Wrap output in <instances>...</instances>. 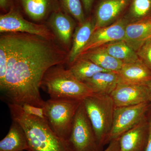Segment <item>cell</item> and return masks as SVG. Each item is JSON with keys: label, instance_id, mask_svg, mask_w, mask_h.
<instances>
[{"label": "cell", "instance_id": "obj_17", "mask_svg": "<svg viewBox=\"0 0 151 151\" xmlns=\"http://www.w3.org/2000/svg\"><path fill=\"white\" fill-rule=\"evenodd\" d=\"M95 21L90 17L78 25L75 29L72 38L71 48L68 52L67 63L70 65L73 63L80 54L94 30Z\"/></svg>", "mask_w": 151, "mask_h": 151}, {"label": "cell", "instance_id": "obj_29", "mask_svg": "<svg viewBox=\"0 0 151 151\" xmlns=\"http://www.w3.org/2000/svg\"><path fill=\"white\" fill-rule=\"evenodd\" d=\"M102 151H120L119 138L111 141L107 147Z\"/></svg>", "mask_w": 151, "mask_h": 151}, {"label": "cell", "instance_id": "obj_20", "mask_svg": "<svg viewBox=\"0 0 151 151\" xmlns=\"http://www.w3.org/2000/svg\"><path fill=\"white\" fill-rule=\"evenodd\" d=\"M79 57L89 60L107 71L119 72L124 64L108 54L101 47L88 50L79 55L77 58Z\"/></svg>", "mask_w": 151, "mask_h": 151}, {"label": "cell", "instance_id": "obj_16", "mask_svg": "<svg viewBox=\"0 0 151 151\" xmlns=\"http://www.w3.org/2000/svg\"><path fill=\"white\" fill-rule=\"evenodd\" d=\"M118 73L119 83L147 85L151 81V69L141 60L123 64Z\"/></svg>", "mask_w": 151, "mask_h": 151}, {"label": "cell", "instance_id": "obj_31", "mask_svg": "<svg viewBox=\"0 0 151 151\" xmlns=\"http://www.w3.org/2000/svg\"><path fill=\"white\" fill-rule=\"evenodd\" d=\"M95 0H81L84 10L86 14H89L92 9L93 4Z\"/></svg>", "mask_w": 151, "mask_h": 151}, {"label": "cell", "instance_id": "obj_14", "mask_svg": "<svg viewBox=\"0 0 151 151\" xmlns=\"http://www.w3.org/2000/svg\"><path fill=\"white\" fill-rule=\"evenodd\" d=\"M149 132L147 116L119 138L120 151H145Z\"/></svg>", "mask_w": 151, "mask_h": 151}, {"label": "cell", "instance_id": "obj_33", "mask_svg": "<svg viewBox=\"0 0 151 151\" xmlns=\"http://www.w3.org/2000/svg\"><path fill=\"white\" fill-rule=\"evenodd\" d=\"M31 151L30 150H24V151Z\"/></svg>", "mask_w": 151, "mask_h": 151}, {"label": "cell", "instance_id": "obj_21", "mask_svg": "<svg viewBox=\"0 0 151 151\" xmlns=\"http://www.w3.org/2000/svg\"><path fill=\"white\" fill-rule=\"evenodd\" d=\"M101 47L111 56L124 64L137 62L141 60L137 52L124 40L107 44Z\"/></svg>", "mask_w": 151, "mask_h": 151}, {"label": "cell", "instance_id": "obj_8", "mask_svg": "<svg viewBox=\"0 0 151 151\" xmlns=\"http://www.w3.org/2000/svg\"><path fill=\"white\" fill-rule=\"evenodd\" d=\"M151 108V102L115 107L113 125L107 144L118 139L124 133L140 123L147 116Z\"/></svg>", "mask_w": 151, "mask_h": 151}, {"label": "cell", "instance_id": "obj_27", "mask_svg": "<svg viewBox=\"0 0 151 151\" xmlns=\"http://www.w3.org/2000/svg\"><path fill=\"white\" fill-rule=\"evenodd\" d=\"M137 53L140 59L151 69V39L145 42Z\"/></svg>", "mask_w": 151, "mask_h": 151}, {"label": "cell", "instance_id": "obj_26", "mask_svg": "<svg viewBox=\"0 0 151 151\" xmlns=\"http://www.w3.org/2000/svg\"><path fill=\"white\" fill-rule=\"evenodd\" d=\"M19 105L23 111L27 115L35 116V117L47 121L44 107L42 108V107H37L27 103H24L22 105Z\"/></svg>", "mask_w": 151, "mask_h": 151}, {"label": "cell", "instance_id": "obj_23", "mask_svg": "<svg viewBox=\"0 0 151 151\" xmlns=\"http://www.w3.org/2000/svg\"><path fill=\"white\" fill-rule=\"evenodd\" d=\"M125 16L132 22L151 15V0H132Z\"/></svg>", "mask_w": 151, "mask_h": 151}, {"label": "cell", "instance_id": "obj_10", "mask_svg": "<svg viewBox=\"0 0 151 151\" xmlns=\"http://www.w3.org/2000/svg\"><path fill=\"white\" fill-rule=\"evenodd\" d=\"M110 95L115 107L151 103L150 93L147 85L119 83Z\"/></svg>", "mask_w": 151, "mask_h": 151}, {"label": "cell", "instance_id": "obj_25", "mask_svg": "<svg viewBox=\"0 0 151 151\" xmlns=\"http://www.w3.org/2000/svg\"><path fill=\"white\" fill-rule=\"evenodd\" d=\"M8 55L6 46L0 41V86L2 85L5 78Z\"/></svg>", "mask_w": 151, "mask_h": 151}, {"label": "cell", "instance_id": "obj_1", "mask_svg": "<svg viewBox=\"0 0 151 151\" xmlns=\"http://www.w3.org/2000/svg\"><path fill=\"white\" fill-rule=\"evenodd\" d=\"M7 49L6 73L0 90L8 103L44 107L40 89L50 68L67 63L68 52L56 40L22 32L1 34Z\"/></svg>", "mask_w": 151, "mask_h": 151}, {"label": "cell", "instance_id": "obj_4", "mask_svg": "<svg viewBox=\"0 0 151 151\" xmlns=\"http://www.w3.org/2000/svg\"><path fill=\"white\" fill-rule=\"evenodd\" d=\"M82 101L101 148L107 144L112 129L115 108L114 102L111 95L94 93Z\"/></svg>", "mask_w": 151, "mask_h": 151}, {"label": "cell", "instance_id": "obj_11", "mask_svg": "<svg viewBox=\"0 0 151 151\" xmlns=\"http://www.w3.org/2000/svg\"><path fill=\"white\" fill-rule=\"evenodd\" d=\"M74 19L61 9L52 14L47 19V26L57 41L68 52L75 31Z\"/></svg>", "mask_w": 151, "mask_h": 151}, {"label": "cell", "instance_id": "obj_12", "mask_svg": "<svg viewBox=\"0 0 151 151\" xmlns=\"http://www.w3.org/2000/svg\"><path fill=\"white\" fill-rule=\"evenodd\" d=\"M132 0H100L95 9L94 30L110 25L127 11Z\"/></svg>", "mask_w": 151, "mask_h": 151}, {"label": "cell", "instance_id": "obj_9", "mask_svg": "<svg viewBox=\"0 0 151 151\" xmlns=\"http://www.w3.org/2000/svg\"><path fill=\"white\" fill-rule=\"evenodd\" d=\"M129 22V20L124 17L120 18L110 25L94 30L88 43L78 56L90 50L111 42L124 40L126 27Z\"/></svg>", "mask_w": 151, "mask_h": 151}, {"label": "cell", "instance_id": "obj_19", "mask_svg": "<svg viewBox=\"0 0 151 151\" xmlns=\"http://www.w3.org/2000/svg\"><path fill=\"white\" fill-rule=\"evenodd\" d=\"M29 150L26 135L17 122L12 123L8 134L0 142V151H22Z\"/></svg>", "mask_w": 151, "mask_h": 151}, {"label": "cell", "instance_id": "obj_24", "mask_svg": "<svg viewBox=\"0 0 151 151\" xmlns=\"http://www.w3.org/2000/svg\"><path fill=\"white\" fill-rule=\"evenodd\" d=\"M62 10L81 24L86 20L84 7L81 0H59Z\"/></svg>", "mask_w": 151, "mask_h": 151}, {"label": "cell", "instance_id": "obj_28", "mask_svg": "<svg viewBox=\"0 0 151 151\" xmlns=\"http://www.w3.org/2000/svg\"><path fill=\"white\" fill-rule=\"evenodd\" d=\"M15 4V0H0V8L1 10L6 13Z\"/></svg>", "mask_w": 151, "mask_h": 151}, {"label": "cell", "instance_id": "obj_2", "mask_svg": "<svg viewBox=\"0 0 151 151\" xmlns=\"http://www.w3.org/2000/svg\"><path fill=\"white\" fill-rule=\"evenodd\" d=\"M12 121L17 122L26 135L31 151H72L67 141L58 137L48 121L24 113L18 105L8 103Z\"/></svg>", "mask_w": 151, "mask_h": 151}, {"label": "cell", "instance_id": "obj_5", "mask_svg": "<svg viewBox=\"0 0 151 151\" xmlns=\"http://www.w3.org/2000/svg\"><path fill=\"white\" fill-rule=\"evenodd\" d=\"M82 100L50 98L45 102L44 108L50 126L58 137L67 142L76 113Z\"/></svg>", "mask_w": 151, "mask_h": 151}, {"label": "cell", "instance_id": "obj_22", "mask_svg": "<svg viewBox=\"0 0 151 151\" xmlns=\"http://www.w3.org/2000/svg\"><path fill=\"white\" fill-rule=\"evenodd\" d=\"M68 69L74 77L84 83L98 72L109 71L99 67L91 60L81 57L76 58L69 65Z\"/></svg>", "mask_w": 151, "mask_h": 151}, {"label": "cell", "instance_id": "obj_6", "mask_svg": "<svg viewBox=\"0 0 151 151\" xmlns=\"http://www.w3.org/2000/svg\"><path fill=\"white\" fill-rule=\"evenodd\" d=\"M68 143L72 151H100L82 101L76 113Z\"/></svg>", "mask_w": 151, "mask_h": 151}, {"label": "cell", "instance_id": "obj_13", "mask_svg": "<svg viewBox=\"0 0 151 151\" xmlns=\"http://www.w3.org/2000/svg\"><path fill=\"white\" fill-rule=\"evenodd\" d=\"M22 12L33 21L47 19L54 12L60 9L59 0H15Z\"/></svg>", "mask_w": 151, "mask_h": 151}, {"label": "cell", "instance_id": "obj_3", "mask_svg": "<svg viewBox=\"0 0 151 151\" xmlns=\"http://www.w3.org/2000/svg\"><path fill=\"white\" fill-rule=\"evenodd\" d=\"M64 65L52 66L44 76L41 88L50 98L82 100L93 94L90 88L74 77Z\"/></svg>", "mask_w": 151, "mask_h": 151}, {"label": "cell", "instance_id": "obj_7", "mask_svg": "<svg viewBox=\"0 0 151 151\" xmlns=\"http://www.w3.org/2000/svg\"><path fill=\"white\" fill-rule=\"evenodd\" d=\"M0 32L26 33L56 40L48 26L34 23L26 19L22 15L21 11L15 4L9 12L0 15Z\"/></svg>", "mask_w": 151, "mask_h": 151}, {"label": "cell", "instance_id": "obj_15", "mask_svg": "<svg viewBox=\"0 0 151 151\" xmlns=\"http://www.w3.org/2000/svg\"><path fill=\"white\" fill-rule=\"evenodd\" d=\"M151 39V15L136 21L129 22L126 28L124 40L135 51H137Z\"/></svg>", "mask_w": 151, "mask_h": 151}, {"label": "cell", "instance_id": "obj_32", "mask_svg": "<svg viewBox=\"0 0 151 151\" xmlns=\"http://www.w3.org/2000/svg\"><path fill=\"white\" fill-rule=\"evenodd\" d=\"M147 85L149 89V90H150V93L151 97V81H150V82H149L148 84H147Z\"/></svg>", "mask_w": 151, "mask_h": 151}, {"label": "cell", "instance_id": "obj_30", "mask_svg": "<svg viewBox=\"0 0 151 151\" xmlns=\"http://www.w3.org/2000/svg\"><path fill=\"white\" fill-rule=\"evenodd\" d=\"M147 117L149 122V136L145 151H151V108L148 113Z\"/></svg>", "mask_w": 151, "mask_h": 151}, {"label": "cell", "instance_id": "obj_18", "mask_svg": "<svg viewBox=\"0 0 151 151\" xmlns=\"http://www.w3.org/2000/svg\"><path fill=\"white\" fill-rule=\"evenodd\" d=\"M94 94L111 95L119 83L118 72L102 71L84 82Z\"/></svg>", "mask_w": 151, "mask_h": 151}]
</instances>
